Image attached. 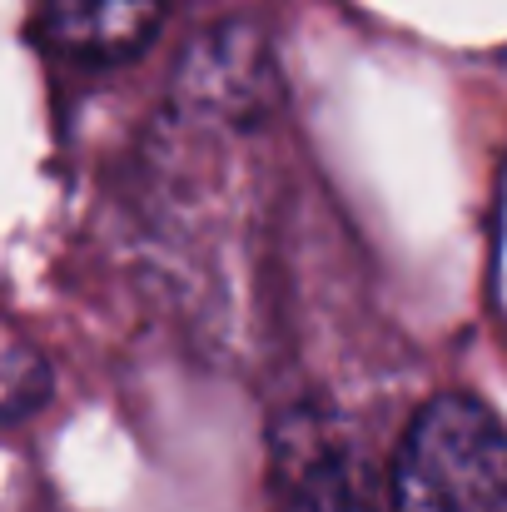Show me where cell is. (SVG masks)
Returning <instances> with one entry per match:
<instances>
[{"instance_id":"277c9868","label":"cell","mask_w":507,"mask_h":512,"mask_svg":"<svg viewBox=\"0 0 507 512\" xmlns=\"http://www.w3.org/2000/svg\"><path fill=\"white\" fill-rule=\"evenodd\" d=\"M279 512H383V493L358 448L309 433L279 448Z\"/></svg>"},{"instance_id":"3957f363","label":"cell","mask_w":507,"mask_h":512,"mask_svg":"<svg viewBox=\"0 0 507 512\" xmlns=\"http://www.w3.org/2000/svg\"><path fill=\"white\" fill-rule=\"evenodd\" d=\"M165 20V0H40L35 35L80 65L135 60Z\"/></svg>"},{"instance_id":"7a4b0ae2","label":"cell","mask_w":507,"mask_h":512,"mask_svg":"<svg viewBox=\"0 0 507 512\" xmlns=\"http://www.w3.org/2000/svg\"><path fill=\"white\" fill-rule=\"evenodd\" d=\"M179 95L209 115H229V120L254 115L274 95L269 40L244 20L204 30L179 60Z\"/></svg>"},{"instance_id":"6da1fadb","label":"cell","mask_w":507,"mask_h":512,"mask_svg":"<svg viewBox=\"0 0 507 512\" xmlns=\"http://www.w3.org/2000/svg\"><path fill=\"white\" fill-rule=\"evenodd\" d=\"M393 512H507V428L473 393L428 398L393 458Z\"/></svg>"}]
</instances>
